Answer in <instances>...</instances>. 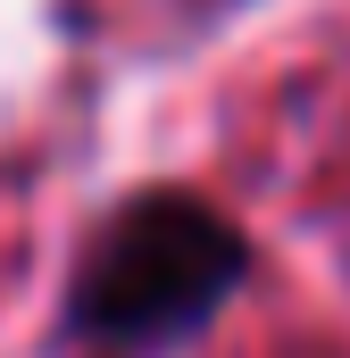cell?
Returning a JSON list of instances; mask_svg holds the SVG:
<instances>
[{
	"instance_id": "6da1fadb",
	"label": "cell",
	"mask_w": 350,
	"mask_h": 358,
	"mask_svg": "<svg viewBox=\"0 0 350 358\" xmlns=\"http://www.w3.org/2000/svg\"><path fill=\"white\" fill-rule=\"evenodd\" d=\"M259 267L251 234L192 183H134L67 267L59 334L92 358H159L217 325Z\"/></svg>"
}]
</instances>
